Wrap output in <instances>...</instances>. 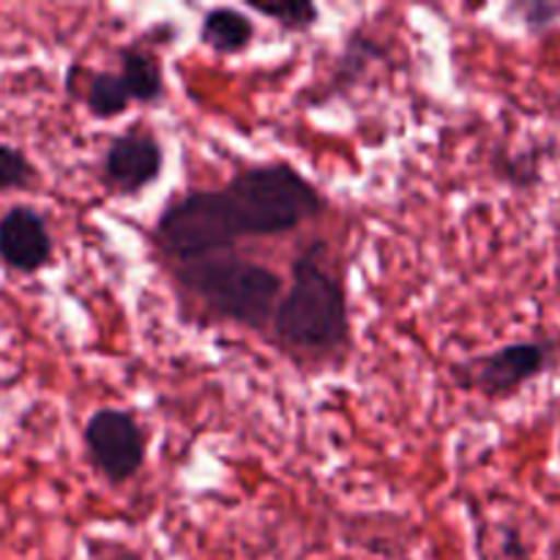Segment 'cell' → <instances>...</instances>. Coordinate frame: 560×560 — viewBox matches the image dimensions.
Segmentation results:
<instances>
[{
    "instance_id": "cell-12",
    "label": "cell",
    "mask_w": 560,
    "mask_h": 560,
    "mask_svg": "<svg viewBox=\"0 0 560 560\" xmlns=\"http://www.w3.org/2000/svg\"><path fill=\"white\" fill-rule=\"evenodd\" d=\"M252 11H257L260 16L277 22L282 31L288 33H304L312 31L320 16V9L310 0H284V3H246Z\"/></svg>"
},
{
    "instance_id": "cell-14",
    "label": "cell",
    "mask_w": 560,
    "mask_h": 560,
    "mask_svg": "<svg viewBox=\"0 0 560 560\" xmlns=\"http://www.w3.org/2000/svg\"><path fill=\"white\" fill-rule=\"evenodd\" d=\"M520 16H523L525 27L534 36H541L550 27H556L560 22V3H547V0H528V3L512 5Z\"/></svg>"
},
{
    "instance_id": "cell-5",
    "label": "cell",
    "mask_w": 560,
    "mask_h": 560,
    "mask_svg": "<svg viewBox=\"0 0 560 560\" xmlns=\"http://www.w3.org/2000/svg\"><path fill=\"white\" fill-rule=\"evenodd\" d=\"M88 457L109 485L135 479L145 465V430L131 410L98 408L82 430Z\"/></svg>"
},
{
    "instance_id": "cell-10",
    "label": "cell",
    "mask_w": 560,
    "mask_h": 560,
    "mask_svg": "<svg viewBox=\"0 0 560 560\" xmlns=\"http://www.w3.org/2000/svg\"><path fill=\"white\" fill-rule=\"evenodd\" d=\"M120 77L131 102L156 104L164 96V71L153 52L140 47H126L120 52Z\"/></svg>"
},
{
    "instance_id": "cell-7",
    "label": "cell",
    "mask_w": 560,
    "mask_h": 560,
    "mask_svg": "<svg viewBox=\"0 0 560 560\" xmlns=\"http://www.w3.org/2000/svg\"><path fill=\"white\" fill-rule=\"evenodd\" d=\"M164 148L148 129L124 131L104 151L102 175L109 189L120 195H137L162 175Z\"/></svg>"
},
{
    "instance_id": "cell-4",
    "label": "cell",
    "mask_w": 560,
    "mask_h": 560,
    "mask_svg": "<svg viewBox=\"0 0 560 560\" xmlns=\"http://www.w3.org/2000/svg\"><path fill=\"white\" fill-rule=\"evenodd\" d=\"M238 235L224 211L222 195L213 189H191L170 202L153 228V244L175 262L202 260L233 249Z\"/></svg>"
},
{
    "instance_id": "cell-11",
    "label": "cell",
    "mask_w": 560,
    "mask_h": 560,
    "mask_svg": "<svg viewBox=\"0 0 560 560\" xmlns=\"http://www.w3.org/2000/svg\"><path fill=\"white\" fill-rule=\"evenodd\" d=\"M85 104L93 118H120L131 104L120 71H93L85 85Z\"/></svg>"
},
{
    "instance_id": "cell-6",
    "label": "cell",
    "mask_w": 560,
    "mask_h": 560,
    "mask_svg": "<svg viewBox=\"0 0 560 560\" xmlns=\"http://www.w3.org/2000/svg\"><path fill=\"white\" fill-rule=\"evenodd\" d=\"M552 345L541 339H525L498 348L495 353L474 361L470 381L485 397L501 399L512 397L525 383L536 381L550 366Z\"/></svg>"
},
{
    "instance_id": "cell-13",
    "label": "cell",
    "mask_w": 560,
    "mask_h": 560,
    "mask_svg": "<svg viewBox=\"0 0 560 560\" xmlns=\"http://www.w3.org/2000/svg\"><path fill=\"white\" fill-rule=\"evenodd\" d=\"M38 184V170L20 148L0 142V191H25Z\"/></svg>"
},
{
    "instance_id": "cell-2",
    "label": "cell",
    "mask_w": 560,
    "mask_h": 560,
    "mask_svg": "<svg viewBox=\"0 0 560 560\" xmlns=\"http://www.w3.org/2000/svg\"><path fill=\"white\" fill-rule=\"evenodd\" d=\"M219 195L238 241L284 235L326 208L317 186L284 162L244 170Z\"/></svg>"
},
{
    "instance_id": "cell-9",
    "label": "cell",
    "mask_w": 560,
    "mask_h": 560,
    "mask_svg": "<svg viewBox=\"0 0 560 560\" xmlns=\"http://www.w3.org/2000/svg\"><path fill=\"white\" fill-rule=\"evenodd\" d=\"M200 38L219 55H238L255 38V22L233 5H219L206 11L200 25Z\"/></svg>"
},
{
    "instance_id": "cell-3",
    "label": "cell",
    "mask_w": 560,
    "mask_h": 560,
    "mask_svg": "<svg viewBox=\"0 0 560 560\" xmlns=\"http://www.w3.org/2000/svg\"><path fill=\"white\" fill-rule=\"evenodd\" d=\"M175 279L217 317L262 331L282 301V279L260 262L222 252L202 260L178 262Z\"/></svg>"
},
{
    "instance_id": "cell-1",
    "label": "cell",
    "mask_w": 560,
    "mask_h": 560,
    "mask_svg": "<svg viewBox=\"0 0 560 560\" xmlns=\"http://www.w3.org/2000/svg\"><path fill=\"white\" fill-rule=\"evenodd\" d=\"M271 326L277 342L293 353L326 355L348 342V299L331 268L323 266L320 244L293 262V282L279 301Z\"/></svg>"
},
{
    "instance_id": "cell-8",
    "label": "cell",
    "mask_w": 560,
    "mask_h": 560,
    "mask_svg": "<svg viewBox=\"0 0 560 560\" xmlns=\"http://www.w3.org/2000/svg\"><path fill=\"white\" fill-rule=\"evenodd\" d=\"M0 260L16 273H36L52 260L47 219L31 206H14L0 217Z\"/></svg>"
}]
</instances>
